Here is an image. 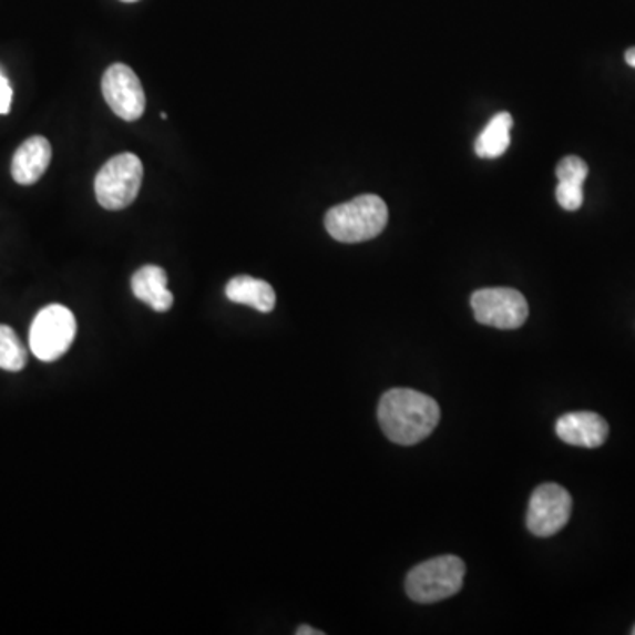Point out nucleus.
Returning <instances> with one entry per match:
<instances>
[{"instance_id": "13", "label": "nucleus", "mask_w": 635, "mask_h": 635, "mask_svg": "<svg viewBox=\"0 0 635 635\" xmlns=\"http://www.w3.org/2000/svg\"><path fill=\"white\" fill-rule=\"evenodd\" d=\"M510 127H512L510 113L502 112L494 115L477 139V156L484 157V160L503 156L510 145Z\"/></svg>"}, {"instance_id": "16", "label": "nucleus", "mask_w": 635, "mask_h": 635, "mask_svg": "<svg viewBox=\"0 0 635 635\" xmlns=\"http://www.w3.org/2000/svg\"><path fill=\"white\" fill-rule=\"evenodd\" d=\"M557 204L565 211H577L583 205V184H572V182H560L556 187Z\"/></svg>"}, {"instance_id": "2", "label": "nucleus", "mask_w": 635, "mask_h": 635, "mask_svg": "<svg viewBox=\"0 0 635 635\" xmlns=\"http://www.w3.org/2000/svg\"><path fill=\"white\" fill-rule=\"evenodd\" d=\"M389 221V208L377 195H362L336 205L325 216V228L339 243H366L378 237Z\"/></svg>"}, {"instance_id": "1", "label": "nucleus", "mask_w": 635, "mask_h": 635, "mask_svg": "<svg viewBox=\"0 0 635 635\" xmlns=\"http://www.w3.org/2000/svg\"><path fill=\"white\" fill-rule=\"evenodd\" d=\"M378 422L385 437L398 445H417L440 422V407L428 393L392 389L381 396Z\"/></svg>"}, {"instance_id": "5", "label": "nucleus", "mask_w": 635, "mask_h": 635, "mask_svg": "<svg viewBox=\"0 0 635 635\" xmlns=\"http://www.w3.org/2000/svg\"><path fill=\"white\" fill-rule=\"evenodd\" d=\"M76 336L73 313L61 304H50L35 315L29 334V346L35 359L53 362L70 350Z\"/></svg>"}, {"instance_id": "19", "label": "nucleus", "mask_w": 635, "mask_h": 635, "mask_svg": "<svg viewBox=\"0 0 635 635\" xmlns=\"http://www.w3.org/2000/svg\"><path fill=\"white\" fill-rule=\"evenodd\" d=\"M625 61H627V64L631 65V68H635V47L627 50V53H625Z\"/></svg>"}, {"instance_id": "14", "label": "nucleus", "mask_w": 635, "mask_h": 635, "mask_svg": "<svg viewBox=\"0 0 635 635\" xmlns=\"http://www.w3.org/2000/svg\"><path fill=\"white\" fill-rule=\"evenodd\" d=\"M27 366V350L8 325H0V369L9 372L22 371Z\"/></svg>"}, {"instance_id": "8", "label": "nucleus", "mask_w": 635, "mask_h": 635, "mask_svg": "<svg viewBox=\"0 0 635 635\" xmlns=\"http://www.w3.org/2000/svg\"><path fill=\"white\" fill-rule=\"evenodd\" d=\"M104 101L122 121H139L145 112V92L130 65H110L103 74Z\"/></svg>"}, {"instance_id": "18", "label": "nucleus", "mask_w": 635, "mask_h": 635, "mask_svg": "<svg viewBox=\"0 0 635 635\" xmlns=\"http://www.w3.org/2000/svg\"><path fill=\"white\" fill-rule=\"evenodd\" d=\"M321 634H324V632L315 631V628L306 627V625H304V627L297 628V635H321Z\"/></svg>"}, {"instance_id": "4", "label": "nucleus", "mask_w": 635, "mask_h": 635, "mask_svg": "<svg viewBox=\"0 0 635 635\" xmlns=\"http://www.w3.org/2000/svg\"><path fill=\"white\" fill-rule=\"evenodd\" d=\"M143 181V165L139 156L124 152L104 163L103 168L95 175V198L101 207L109 211H122L130 207Z\"/></svg>"}, {"instance_id": "15", "label": "nucleus", "mask_w": 635, "mask_h": 635, "mask_svg": "<svg viewBox=\"0 0 635 635\" xmlns=\"http://www.w3.org/2000/svg\"><path fill=\"white\" fill-rule=\"evenodd\" d=\"M556 177L560 182H572V184H583L588 177V165L581 157L569 156L560 161L556 168Z\"/></svg>"}, {"instance_id": "17", "label": "nucleus", "mask_w": 635, "mask_h": 635, "mask_svg": "<svg viewBox=\"0 0 635 635\" xmlns=\"http://www.w3.org/2000/svg\"><path fill=\"white\" fill-rule=\"evenodd\" d=\"M11 100H13V89L9 85V80L0 73V115H6L11 110Z\"/></svg>"}, {"instance_id": "3", "label": "nucleus", "mask_w": 635, "mask_h": 635, "mask_svg": "<svg viewBox=\"0 0 635 635\" xmlns=\"http://www.w3.org/2000/svg\"><path fill=\"white\" fill-rule=\"evenodd\" d=\"M467 574L463 560L452 554L431 557L411 569L407 575V593L419 604H437L461 592Z\"/></svg>"}, {"instance_id": "6", "label": "nucleus", "mask_w": 635, "mask_h": 635, "mask_svg": "<svg viewBox=\"0 0 635 635\" xmlns=\"http://www.w3.org/2000/svg\"><path fill=\"white\" fill-rule=\"evenodd\" d=\"M471 307L479 324L500 330H514L526 321L528 303L514 288H484L471 295Z\"/></svg>"}, {"instance_id": "20", "label": "nucleus", "mask_w": 635, "mask_h": 635, "mask_svg": "<svg viewBox=\"0 0 635 635\" xmlns=\"http://www.w3.org/2000/svg\"><path fill=\"white\" fill-rule=\"evenodd\" d=\"M122 2H139V0H122Z\"/></svg>"}, {"instance_id": "12", "label": "nucleus", "mask_w": 635, "mask_h": 635, "mask_svg": "<svg viewBox=\"0 0 635 635\" xmlns=\"http://www.w3.org/2000/svg\"><path fill=\"white\" fill-rule=\"evenodd\" d=\"M226 297L232 303L255 307L259 313H270L276 307V291L273 286L252 276L234 277L226 285Z\"/></svg>"}, {"instance_id": "10", "label": "nucleus", "mask_w": 635, "mask_h": 635, "mask_svg": "<svg viewBox=\"0 0 635 635\" xmlns=\"http://www.w3.org/2000/svg\"><path fill=\"white\" fill-rule=\"evenodd\" d=\"M52 161V145L44 136H32L18 147L11 163V175L22 186H31L43 177Z\"/></svg>"}, {"instance_id": "21", "label": "nucleus", "mask_w": 635, "mask_h": 635, "mask_svg": "<svg viewBox=\"0 0 635 635\" xmlns=\"http://www.w3.org/2000/svg\"><path fill=\"white\" fill-rule=\"evenodd\" d=\"M632 634H634V635H635V627H634V631H632Z\"/></svg>"}, {"instance_id": "9", "label": "nucleus", "mask_w": 635, "mask_h": 635, "mask_svg": "<svg viewBox=\"0 0 635 635\" xmlns=\"http://www.w3.org/2000/svg\"><path fill=\"white\" fill-rule=\"evenodd\" d=\"M556 434L569 445L596 449L610 437V426L598 413L575 411L557 419Z\"/></svg>"}, {"instance_id": "7", "label": "nucleus", "mask_w": 635, "mask_h": 635, "mask_svg": "<svg viewBox=\"0 0 635 635\" xmlns=\"http://www.w3.org/2000/svg\"><path fill=\"white\" fill-rule=\"evenodd\" d=\"M572 514V496L557 484H542L533 491L526 526L533 535L553 536L566 526Z\"/></svg>"}, {"instance_id": "11", "label": "nucleus", "mask_w": 635, "mask_h": 635, "mask_svg": "<svg viewBox=\"0 0 635 635\" xmlns=\"http://www.w3.org/2000/svg\"><path fill=\"white\" fill-rule=\"evenodd\" d=\"M134 297L148 304L157 313L172 309L173 295L168 290V276L157 265H145L134 273L131 279Z\"/></svg>"}]
</instances>
